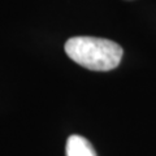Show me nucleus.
I'll list each match as a JSON object with an SVG mask.
<instances>
[{"instance_id": "1", "label": "nucleus", "mask_w": 156, "mask_h": 156, "mask_svg": "<svg viewBox=\"0 0 156 156\" xmlns=\"http://www.w3.org/2000/svg\"><path fill=\"white\" fill-rule=\"evenodd\" d=\"M65 52L78 65L90 70L107 72L119 66L122 48L109 39L73 37L65 43Z\"/></svg>"}, {"instance_id": "2", "label": "nucleus", "mask_w": 156, "mask_h": 156, "mask_svg": "<svg viewBox=\"0 0 156 156\" xmlns=\"http://www.w3.org/2000/svg\"><path fill=\"white\" fill-rule=\"evenodd\" d=\"M66 156H98L92 144L82 135L73 134L66 140Z\"/></svg>"}]
</instances>
